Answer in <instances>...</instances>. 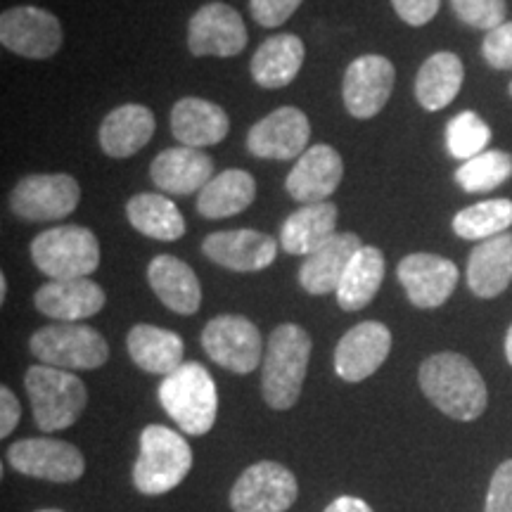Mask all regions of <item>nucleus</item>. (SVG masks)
Wrapping results in <instances>:
<instances>
[{"instance_id":"13","label":"nucleus","mask_w":512,"mask_h":512,"mask_svg":"<svg viewBox=\"0 0 512 512\" xmlns=\"http://www.w3.org/2000/svg\"><path fill=\"white\" fill-rule=\"evenodd\" d=\"M240 12L226 3L202 5L188 24V48L195 57H233L247 46Z\"/></svg>"},{"instance_id":"12","label":"nucleus","mask_w":512,"mask_h":512,"mask_svg":"<svg viewBox=\"0 0 512 512\" xmlns=\"http://www.w3.org/2000/svg\"><path fill=\"white\" fill-rule=\"evenodd\" d=\"M62 24L53 12L19 5L0 15V43L29 60H48L62 48Z\"/></svg>"},{"instance_id":"30","label":"nucleus","mask_w":512,"mask_h":512,"mask_svg":"<svg viewBox=\"0 0 512 512\" xmlns=\"http://www.w3.org/2000/svg\"><path fill=\"white\" fill-rule=\"evenodd\" d=\"M465 81L463 60L456 53H434L415 76V98L427 112H439L456 100Z\"/></svg>"},{"instance_id":"7","label":"nucleus","mask_w":512,"mask_h":512,"mask_svg":"<svg viewBox=\"0 0 512 512\" xmlns=\"http://www.w3.org/2000/svg\"><path fill=\"white\" fill-rule=\"evenodd\" d=\"M43 366L60 370H95L110 358V344L91 325L55 323L36 330L29 342Z\"/></svg>"},{"instance_id":"42","label":"nucleus","mask_w":512,"mask_h":512,"mask_svg":"<svg viewBox=\"0 0 512 512\" xmlns=\"http://www.w3.org/2000/svg\"><path fill=\"white\" fill-rule=\"evenodd\" d=\"M22 418V406L8 387H0V437H10Z\"/></svg>"},{"instance_id":"9","label":"nucleus","mask_w":512,"mask_h":512,"mask_svg":"<svg viewBox=\"0 0 512 512\" xmlns=\"http://www.w3.org/2000/svg\"><path fill=\"white\" fill-rule=\"evenodd\" d=\"M299 496L294 472L273 460L249 465L230 491V508L235 512H285Z\"/></svg>"},{"instance_id":"21","label":"nucleus","mask_w":512,"mask_h":512,"mask_svg":"<svg viewBox=\"0 0 512 512\" xmlns=\"http://www.w3.org/2000/svg\"><path fill=\"white\" fill-rule=\"evenodd\" d=\"M152 183L171 195H192L214 178V159L195 147H169L150 166Z\"/></svg>"},{"instance_id":"23","label":"nucleus","mask_w":512,"mask_h":512,"mask_svg":"<svg viewBox=\"0 0 512 512\" xmlns=\"http://www.w3.org/2000/svg\"><path fill=\"white\" fill-rule=\"evenodd\" d=\"M147 280H150L152 292L157 294V299L166 309L181 313V316H192V313L200 311V278L185 261L171 254L155 256L147 266Z\"/></svg>"},{"instance_id":"28","label":"nucleus","mask_w":512,"mask_h":512,"mask_svg":"<svg viewBox=\"0 0 512 512\" xmlns=\"http://www.w3.org/2000/svg\"><path fill=\"white\" fill-rule=\"evenodd\" d=\"M337 207L332 202L304 204L287 216L280 228V247L287 254L309 256L323 247L330 238H335Z\"/></svg>"},{"instance_id":"43","label":"nucleus","mask_w":512,"mask_h":512,"mask_svg":"<svg viewBox=\"0 0 512 512\" xmlns=\"http://www.w3.org/2000/svg\"><path fill=\"white\" fill-rule=\"evenodd\" d=\"M323 512H373V508L356 496H339Z\"/></svg>"},{"instance_id":"26","label":"nucleus","mask_w":512,"mask_h":512,"mask_svg":"<svg viewBox=\"0 0 512 512\" xmlns=\"http://www.w3.org/2000/svg\"><path fill=\"white\" fill-rule=\"evenodd\" d=\"M155 114L145 105H121L100 126V147L114 159L133 157L155 136Z\"/></svg>"},{"instance_id":"16","label":"nucleus","mask_w":512,"mask_h":512,"mask_svg":"<svg viewBox=\"0 0 512 512\" xmlns=\"http://www.w3.org/2000/svg\"><path fill=\"white\" fill-rule=\"evenodd\" d=\"M311 124L299 107H280L252 126L247 147L259 159H294L309 150Z\"/></svg>"},{"instance_id":"18","label":"nucleus","mask_w":512,"mask_h":512,"mask_svg":"<svg viewBox=\"0 0 512 512\" xmlns=\"http://www.w3.org/2000/svg\"><path fill=\"white\" fill-rule=\"evenodd\" d=\"M202 252L214 264L230 268V271L252 273L264 271L273 264L275 254H278V242L259 230H219V233L204 238Z\"/></svg>"},{"instance_id":"15","label":"nucleus","mask_w":512,"mask_h":512,"mask_svg":"<svg viewBox=\"0 0 512 512\" xmlns=\"http://www.w3.org/2000/svg\"><path fill=\"white\" fill-rule=\"evenodd\" d=\"M396 278L418 309H437L446 304L458 285V266L437 254H408L396 268Z\"/></svg>"},{"instance_id":"22","label":"nucleus","mask_w":512,"mask_h":512,"mask_svg":"<svg viewBox=\"0 0 512 512\" xmlns=\"http://www.w3.org/2000/svg\"><path fill=\"white\" fill-rule=\"evenodd\" d=\"M361 247L363 240L356 233H337L323 247L306 256L302 268H299V283L316 297L337 292L351 259Z\"/></svg>"},{"instance_id":"32","label":"nucleus","mask_w":512,"mask_h":512,"mask_svg":"<svg viewBox=\"0 0 512 512\" xmlns=\"http://www.w3.org/2000/svg\"><path fill=\"white\" fill-rule=\"evenodd\" d=\"M384 254L377 247L363 245L337 287V304L344 311H361L373 302L384 280Z\"/></svg>"},{"instance_id":"5","label":"nucleus","mask_w":512,"mask_h":512,"mask_svg":"<svg viewBox=\"0 0 512 512\" xmlns=\"http://www.w3.org/2000/svg\"><path fill=\"white\" fill-rule=\"evenodd\" d=\"M34 422L41 432H60L72 427L86 411L88 392L81 377L53 366H31L24 375Z\"/></svg>"},{"instance_id":"35","label":"nucleus","mask_w":512,"mask_h":512,"mask_svg":"<svg viewBox=\"0 0 512 512\" xmlns=\"http://www.w3.org/2000/svg\"><path fill=\"white\" fill-rule=\"evenodd\" d=\"M512 155L503 150H486L458 166L456 183L465 192H489L510 181Z\"/></svg>"},{"instance_id":"1","label":"nucleus","mask_w":512,"mask_h":512,"mask_svg":"<svg viewBox=\"0 0 512 512\" xmlns=\"http://www.w3.org/2000/svg\"><path fill=\"white\" fill-rule=\"evenodd\" d=\"M418 382L422 394L453 420L472 422L489 406L484 377L479 375L470 358L456 351H441L425 358Z\"/></svg>"},{"instance_id":"25","label":"nucleus","mask_w":512,"mask_h":512,"mask_svg":"<svg viewBox=\"0 0 512 512\" xmlns=\"http://www.w3.org/2000/svg\"><path fill=\"white\" fill-rule=\"evenodd\" d=\"M228 131V114L209 100L183 98L171 112V133L185 147L202 150L207 145H219Z\"/></svg>"},{"instance_id":"29","label":"nucleus","mask_w":512,"mask_h":512,"mask_svg":"<svg viewBox=\"0 0 512 512\" xmlns=\"http://www.w3.org/2000/svg\"><path fill=\"white\" fill-rule=\"evenodd\" d=\"M304 41L294 34H278L266 38L252 57V79L256 86L285 88L297 79L299 69L304 64Z\"/></svg>"},{"instance_id":"11","label":"nucleus","mask_w":512,"mask_h":512,"mask_svg":"<svg viewBox=\"0 0 512 512\" xmlns=\"http://www.w3.org/2000/svg\"><path fill=\"white\" fill-rule=\"evenodd\" d=\"M5 458L19 475L55 484H72L86 472V460L79 448L50 437L19 439L5 451Z\"/></svg>"},{"instance_id":"14","label":"nucleus","mask_w":512,"mask_h":512,"mask_svg":"<svg viewBox=\"0 0 512 512\" xmlns=\"http://www.w3.org/2000/svg\"><path fill=\"white\" fill-rule=\"evenodd\" d=\"M394 64L384 55H361L344 74V107L351 117L370 119L382 112L394 91Z\"/></svg>"},{"instance_id":"36","label":"nucleus","mask_w":512,"mask_h":512,"mask_svg":"<svg viewBox=\"0 0 512 512\" xmlns=\"http://www.w3.org/2000/svg\"><path fill=\"white\" fill-rule=\"evenodd\" d=\"M489 140L491 128L477 112H460L446 126V147L460 162L486 152Z\"/></svg>"},{"instance_id":"2","label":"nucleus","mask_w":512,"mask_h":512,"mask_svg":"<svg viewBox=\"0 0 512 512\" xmlns=\"http://www.w3.org/2000/svg\"><path fill=\"white\" fill-rule=\"evenodd\" d=\"M311 361V337L302 325L283 323L271 332L264 354L261 392L273 411H290L302 396Z\"/></svg>"},{"instance_id":"45","label":"nucleus","mask_w":512,"mask_h":512,"mask_svg":"<svg viewBox=\"0 0 512 512\" xmlns=\"http://www.w3.org/2000/svg\"><path fill=\"white\" fill-rule=\"evenodd\" d=\"M5 297H8V278L0 275V302H5Z\"/></svg>"},{"instance_id":"17","label":"nucleus","mask_w":512,"mask_h":512,"mask_svg":"<svg viewBox=\"0 0 512 512\" xmlns=\"http://www.w3.org/2000/svg\"><path fill=\"white\" fill-rule=\"evenodd\" d=\"M392 351V332L384 323L366 320L339 339L335 349V373L344 382H363L375 375Z\"/></svg>"},{"instance_id":"46","label":"nucleus","mask_w":512,"mask_h":512,"mask_svg":"<svg viewBox=\"0 0 512 512\" xmlns=\"http://www.w3.org/2000/svg\"><path fill=\"white\" fill-rule=\"evenodd\" d=\"M36 512H62V510H36Z\"/></svg>"},{"instance_id":"19","label":"nucleus","mask_w":512,"mask_h":512,"mask_svg":"<svg viewBox=\"0 0 512 512\" xmlns=\"http://www.w3.org/2000/svg\"><path fill=\"white\" fill-rule=\"evenodd\" d=\"M344 176V162L335 147L320 143L311 145L292 171L287 174L285 188L297 202L318 204L332 197Z\"/></svg>"},{"instance_id":"37","label":"nucleus","mask_w":512,"mask_h":512,"mask_svg":"<svg viewBox=\"0 0 512 512\" xmlns=\"http://www.w3.org/2000/svg\"><path fill=\"white\" fill-rule=\"evenodd\" d=\"M451 5L460 22L486 34L505 24V12H508L505 0H451Z\"/></svg>"},{"instance_id":"8","label":"nucleus","mask_w":512,"mask_h":512,"mask_svg":"<svg viewBox=\"0 0 512 512\" xmlns=\"http://www.w3.org/2000/svg\"><path fill=\"white\" fill-rule=\"evenodd\" d=\"M202 347L221 368L235 375L254 373L264 358L261 332L245 316H216L202 330Z\"/></svg>"},{"instance_id":"10","label":"nucleus","mask_w":512,"mask_h":512,"mask_svg":"<svg viewBox=\"0 0 512 512\" xmlns=\"http://www.w3.org/2000/svg\"><path fill=\"white\" fill-rule=\"evenodd\" d=\"M79 202L81 185L67 174H31L10 195V209L31 223L67 219Z\"/></svg>"},{"instance_id":"31","label":"nucleus","mask_w":512,"mask_h":512,"mask_svg":"<svg viewBox=\"0 0 512 512\" xmlns=\"http://www.w3.org/2000/svg\"><path fill=\"white\" fill-rule=\"evenodd\" d=\"M256 197V183L249 171L228 169L221 171L200 190L197 197V214L204 219H228V216L245 211Z\"/></svg>"},{"instance_id":"47","label":"nucleus","mask_w":512,"mask_h":512,"mask_svg":"<svg viewBox=\"0 0 512 512\" xmlns=\"http://www.w3.org/2000/svg\"><path fill=\"white\" fill-rule=\"evenodd\" d=\"M510 95H512V81H510Z\"/></svg>"},{"instance_id":"24","label":"nucleus","mask_w":512,"mask_h":512,"mask_svg":"<svg viewBox=\"0 0 512 512\" xmlns=\"http://www.w3.org/2000/svg\"><path fill=\"white\" fill-rule=\"evenodd\" d=\"M512 283V235L484 240L467 261V287L479 299H496Z\"/></svg>"},{"instance_id":"38","label":"nucleus","mask_w":512,"mask_h":512,"mask_svg":"<svg viewBox=\"0 0 512 512\" xmlns=\"http://www.w3.org/2000/svg\"><path fill=\"white\" fill-rule=\"evenodd\" d=\"M482 55L491 69H498V72L512 69V22H505L486 34Z\"/></svg>"},{"instance_id":"39","label":"nucleus","mask_w":512,"mask_h":512,"mask_svg":"<svg viewBox=\"0 0 512 512\" xmlns=\"http://www.w3.org/2000/svg\"><path fill=\"white\" fill-rule=\"evenodd\" d=\"M302 3L304 0H249V10L261 27L275 29L285 24Z\"/></svg>"},{"instance_id":"34","label":"nucleus","mask_w":512,"mask_h":512,"mask_svg":"<svg viewBox=\"0 0 512 512\" xmlns=\"http://www.w3.org/2000/svg\"><path fill=\"white\" fill-rule=\"evenodd\" d=\"M512 226V200H486L458 211L453 233L460 240H491Z\"/></svg>"},{"instance_id":"4","label":"nucleus","mask_w":512,"mask_h":512,"mask_svg":"<svg viewBox=\"0 0 512 512\" xmlns=\"http://www.w3.org/2000/svg\"><path fill=\"white\" fill-rule=\"evenodd\" d=\"M192 470V448L181 432L147 425L140 432V451L133 465V486L145 496L174 491Z\"/></svg>"},{"instance_id":"20","label":"nucleus","mask_w":512,"mask_h":512,"mask_svg":"<svg viewBox=\"0 0 512 512\" xmlns=\"http://www.w3.org/2000/svg\"><path fill=\"white\" fill-rule=\"evenodd\" d=\"M105 290L91 278L76 280H50L36 292L34 304L43 316L76 323L102 311L105 306Z\"/></svg>"},{"instance_id":"3","label":"nucleus","mask_w":512,"mask_h":512,"mask_svg":"<svg viewBox=\"0 0 512 512\" xmlns=\"http://www.w3.org/2000/svg\"><path fill=\"white\" fill-rule=\"evenodd\" d=\"M159 403L176 422L178 430L192 437H204L219 415V392L214 377L202 363L185 361L166 375L157 389Z\"/></svg>"},{"instance_id":"27","label":"nucleus","mask_w":512,"mask_h":512,"mask_svg":"<svg viewBox=\"0 0 512 512\" xmlns=\"http://www.w3.org/2000/svg\"><path fill=\"white\" fill-rule=\"evenodd\" d=\"M128 354L140 370L150 375H171L183 366L185 344L176 332L157 328V325L140 323L131 328L126 337Z\"/></svg>"},{"instance_id":"44","label":"nucleus","mask_w":512,"mask_h":512,"mask_svg":"<svg viewBox=\"0 0 512 512\" xmlns=\"http://www.w3.org/2000/svg\"><path fill=\"white\" fill-rule=\"evenodd\" d=\"M505 358H508V363L512 366V325H510L508 335H505Z\"/></svg>"},{"instance_id":"33","label":"nucleus","mask_w":512,"mask_h":512,"mask_svg":"<svg viewBox=\"0 0 512 512\" xmlns=\"http://www.w3.org/2000/svg\"><path fill=\"white\" fill-rule=\"evenodd\" d=\"M126 216L131 226L143 233L145 238L174 242L183 238L185 219L181 209L169 197L155 195V192H140L133 195L126 204Z\"/></svg>"},{"instance_id":"40","label":"nucleus","mask_w":512,"mask_h":512,"mask_svg":"<svg viewBox=\"0 0 512 512\" xmlns=\"http://www.w3.org/2000/svg\"><path fill=\"white\" fill-rule=\"evenodd\" d=\"M484 512H512V460L496 467L486 494Z\"/></svg>"},{"instance_id":"6","label":"nucleus","mask_w":512,"mask_h":512,"mask_svg":"<svg viewBox=\"0 0 512 512\" xmlns=\"http://www.w3.org/2000/svg\"><path fill=\"white\" fill-rule=\"evenodd\" d=\"M36 268L53 280L88 278L100 266V242L83 226H57L31 242Z\"/></svg>"},{"instance_id":"41","label":"nucleus","mask_w":512,"mask_h":512,"mask_svg":"<svg viewBox=\"0 0 512 512\" xmlns=\"http://www.w3.org/2000/svg\"><path fill=\"white\" fill-rule=\"evenodd\" d=\"M396 15L411 27H425L437 17L441 0H392Z\"/></svg>"}]
</instances>
